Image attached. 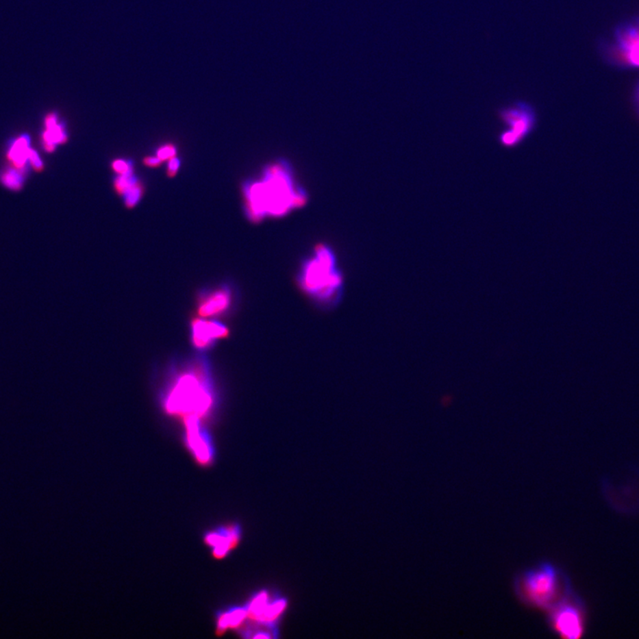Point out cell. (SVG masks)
Returning a JSON list of instances; mask_svg holds the SVG:
<instances>
[{
	"label": "cell",
	"instance_id": "cell-1",
	"mask_svg": "<svg viewBox=\"0 0 639 639\" xmlns=\"http://www.w3.org/2000/svg\"><path fill=\"white\" fill-rule=\"evenodd\" d=\"M245 210L251 221L258 222L268 218H281L304 206L307 192L294 176L292 166L277 160L264 168L253 181L244 188Z\"/></svg>",
	"mask_w": 639,
	"mask_h": 639
},
{
	"label": "cell",
	"instance_id": "cell-2",
	"mask_svg": "<svg viewBox=\"0 0 639 639\" xmlns=\"http://www.w3.org/2000/svg\"><path fill=\"white\" fill-rule=\"evenodd\" d=\"M513 590L525 607L545 614L572 592V588L562 570L544 560L516 575Z\"/></svg>",
	"mask_w": 639,
	"mask_h": 639
},
{
	"label": "cell",
	"instance_id": "cell-3",
	"mask_svg": "<svg viewBox=\"0 0 639 639\" xmlns=\"http://www.w3.org/2000/svg\"><path fill=\"white\" fill-rule=\"evenodd\" d=\"M205 375L199 371L178 377L166 400L168 413L174 415L205 416L212 405V396Z\"/></svg>",
	"mask_w": 639,
	"mask_h": 639
},
{
	"label": "cell",
	"instance_id": "cell-4",
	"mask_svg": "<svg viewBox=\"0 0 639 639\" xmlns=\"http://www.w3.org/2000/svg\"><path fill=\"white\" fill-rule=\"evenodd\" d=\"M300 283L307 292L321 298H329L341 286L337 258L329 245L321 244L303 263Z\"/></svg>",
	"mask_w": 639,
	"mask_h": 639
},
{
	"label": "cell",
	"instance_id": "cell-5",
	"mask_svg": "<svg viewBox=\"0 0 639 639\" xmlns=\"http://www.w3.org/2000/svg\"><path fill=\"white\" fill-rule=\"evenodd\" d=\"M498 118L506 129L498 135L497 140L505 149H517L526 142L538 122L536 108L521 100L498 110Z\"/></svg>",
	"mask_w": 639,
	"mask_h": 639
},
{
	"label": "cell",
	"instance_id": "cell-6",
	"mask_svg": "<svg viewBox=\"0 0 639 639\" xmlns=\"http://www.w3.org/2000/svg\"><path fill=\"white\" fill-rule=\"evenodd\" d=\"M544 614L548 628L557 637L579 639L583 638L586 631L584 605L573 590Z\"/></svg>",
	"mask_w": 639,
	"mask_h": 639
},
{
	"label": "cell",
	"instance_id": "cell-7",
	"mask_svg": "<svg viewBox=\"0 0 639 639\" xmlns=\"http://www.w3.org/2000/svg\"><path fill=\"white\" fill-rule=\"evenodd\" d=\"M184 424L186 439L192 453L200 463H209L212 457V448L208 437L201 428L200 418L196 416H185Z\"/></svg>",
	"mask_w": 639,
	"mask_h": 639
},
{
	"label": "cell",
	"instance_id": "cell-8",
	"mask_svg": "<svg viewBox=\"0 0 639 639\" xmlns=\"http://www.w3.org/2000/svg\"><path fill=\"white\" fill-rule=\"evenodd\" d=\"M227 329L221 323L197 319L192 323V341L197 348H206L213 341L226 337Z\"/></svg>",
	"mask_w": 639,
	"mask_h": 639
},
{
	"label": "cell",
	"instance_id": "cell-9",
	"mask_svg": "<svg viewBox=\"0 0 639 639\" xmlns=\"http://www.w3.org/2000/svg\"><path fill=\"white\" fill-rule=\"evenodd\" d=\"M230 303L229 290L221 289L203 297L199 302L198 314L202 317L216 316L226 310Z\"/></svg>",
	"mask_w": 639,
	"mask_h": 639
},
{
	"label": "cell",
	"instance_id": "cell-10",
	"mask_svg": "<svg viewBox=\"0 0 639 639\" xmlns=\"http://www.w3.org/2000/svg\"><path fill=\"white\" fill-rule=\"evenodd\" d=\"M240 537L238 527H233L229 529H221L217 532L209 534L206 536V542L214 547L216 557H222L229 553V549L235 545Z\"/></svg>",
	"mask_w": 639,
	"mask_h": 639
},
{
	"label": "cell",
	"instance_id": "cell-11",
	"mask_svg": "<svg viewBox=\"0 0 639 639\" xmlns=\"http://www.w3.org/2000/svg\"><path fill=\"white\" fill-rule=\"evenodd\" d=\"M46 133L44 134L45 148L47 151H53L57 143H64L67 139L64 128L57 124L55 116L51 115L47 119Z\"/></svg>",
	"mask_w": 639,
	"mask_h": 639
},
{
	"label": "cell",
	"instance_id": "cell-12",
	"mask_svg": "<svg viewBox=\"0 0 639 639\" xmlns=\"http://www.w3.org/2000/svg\"><path fill=\"white\" fill-rule=\"evenodd\" d=\"M29 150L31 149L29 148V138L21 137L14 142L13 148L9 152V158L13 162L14 166L19 169H23L29 159Z\"/></svg>",
	"mask_w": 639,
	"mask_h": 639
},
{
	"label": "cell",
	"instance_id": "cell-13",
	"mask_svg": "<svg viewBox=\"0 0 639 639\" xmlns=\"http://www.w3.org/2000/svg\"><path fill=\"white\" fill-rule=\"evenodd\" d=\"M245 616L246 611L242 610V609H236V610L229 612V613L223 614L220 618L218 624V629H220V631H223L229 627L238 625L244 620Z\"/></svg>",
	"mask_w": 639,
	"mask_h": 639
},
{
	"label": "cell",
	"instance_id": "cell-14",
	"mask_svg": "<svg viewBox=\"0 0 639 639\" xmlns=\"http://www.w3.org/2000/svg\"><path fill=\"white\" fill-rule=\"evenodd\" d=\"M137 181L133 172L119 174L115 181V190L118 193L125 195Z\"/></svg>",
	"mask_w": 639,
	"mask_h": 639
},
{
	"label": "cell",
	"instance_id": "cell-15",
	"mask_svg": "<svg viewBox=\"0 0 639 639\" xmlns=\"http://www.w3.org/2000/svg\"><path fill=\"white\" fill-rule=\"evenodd\" d=\"M2 181L11 190H20L23 184L22 173L16 170H9L3 174Z\"/></svg>",
	"mask_w": 639,
	"mask_h": 639
},
{
	"label": "cell",
	"instance_id": "cell-16",
	"mask_svg": "<svg viewBox=\"0 0 639 639\" xmlns=\"http://www.w3.org/2000/svg\"><path fill=\"white\" fill-rule=\"evenodd\" d=\"M142 184L139 181L135 183L133 187L124 195L125 205L129 208L136 205L142 197Z\"/></svg>",
	"mask_w": 639,
	"mask_h": 639
},
{
	"label": "cell",
	"instance_id": "cell-17",
	"mask_svg": "<svg viewBox=\"0 0 639 639\" xmlns=\"http://www.w3.org/2000/svg\"><path fill=\"white\" fill-rule=\"evenodd\" d=\"M177 150L175 147L168 144V145H164L161 147L158 151V157L161 159L162 161L170 160L173 158L175 157Z\"/></svg>",
	"mask_w": 639,
	"mask_h": 639
},
{
	"label": "cell",
	"instance_id": "cell-18",
	"mask_svg": "<svg viewBox=\"0 0 639 639\" xmlns=\"http://www.w3.org/2000/svg\"><path fill=\"white\" fill-rule=\"evenodd\" d=\"M112 167L113 169L119 174H125L133 172V166H131V164L128 163L127 161L121 160V159L114 161Z\"/></svg>",
	"mask_w": 639,
	"mask_h": 639
},
{
	"label": "cell",
	"instance_id": "cell-19",
	"mask_svg": "<svg viewBox=\"0 0 639 639\" xmlns=\"http://www.w3.org/2000/svg\"><path fill=\"white\" fill-rule=\"evenodd\" d=\"M29 160L31 162L33 166H34L36 170H41L43 167V164L40 160V157H38V153L34 151V150H29Z\"/></svg>",
	"mask_w": 639,
	"mask_h": 639
},
{
	"label": "cell",
	"instance_id": "cell-20",
	"mask_svg": "<svg viewBox=\"0 0 639 639\" xmlns=\"http://www.w3.org/2000/svg\"><path fill=\"white\" fill-rule=\"evenodd\" d=\"M179 167V159L176 157L170 159L169 164H168V175L170 177H173L175 175L177 172H178Z\"/></svg>",
	"mask_w": 639,
	"mask_h": 639
},
{
	"label": "cell",
	"instance_id": "cell-21",
	"mask_svg": "<svg viewBox=\"0 0 639 639\" xmlns=\"http://www.w3.org/2000/svg\"><path fill=\"white\" fill-rule=\"evenodd\" d=\"M162 160L158 157V155L157 157H148L144 159V164H145L147 166L149 167L159 166H160Z\"/></svg>",
	"mask_w": 639,
	"mask_h": 639
}]
</instances>
